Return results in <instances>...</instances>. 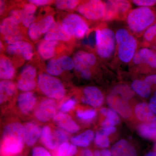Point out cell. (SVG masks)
Here are the masks:
<instances>
[{"label":"cell","instance_id":"obj_1","mask_svg":"<svg viewBox=\"0 0 156 156\" xmlns=\"http://www.w3.org/2000/svg\"><path fill=\"white\" fill-rule=\"evenodd\" d=\"M126 20L128 30L136 37H140L156 23V12L151 8L139 7L131 10Z\"/></svg>","mask_w":156,"mask_h":156},{"label":"cell","instance_id":"obj_2","mask_svg":"<svg viewBox=\"0 0 156 156\" xmlns=\"http://www.w3.org/2000/svg\"><path fill=\"white\" fill-rule=\"evenodd\" d=\"M116 52L119 59L123 63H128L132 61L139 44L136 37L128 30L121 28L115 34Z\"/></svg>","mask_w":156,"mask_h":156},{"label":"cell","instance_id":"obj_3","mask_svg":"<svg viewBox=\"0 0 156 156\" xmlns=\"http://www.w3.org/2000/svg\"><path fill=\"white\" fill-rule=\"evenodd\" d=\"M96 50L98 56L108 60L113 56L116 50L115 34L106 23L101 24L95 31Z\"/></svg>","mask_w":156,"mask_h":156},{"label":"cell","instance_id":"obj_4","mask_svg":"<svg viewBox=\"0 0 156 156\" xmlns=\"http://www.w3.org/2000/svg\"><path fill=\"white\" fill-rule=\"evenodd\" d=\"M37 85L41 92L48 98L60 100L64 98L66 94V90L62 82L48 73L39 75Z\"/></svg>","mask_w":156,"mask_h":156},{"label":"cell","instance_id":"obj_5","mask_svg":"<svg viewBox=\"0 0 156 156\" xmlns=\"http://www.w3.org/2000/svg\"><path fill=\"white\" fill-rule=\"evenodd\" d=\"M62 26L65 30L72 37L83 38L89 32L88 23L80 15L71 14L63 19Z\"/></svg>","mask_w":156,"mask_h":156},{"label":"cell","instance_id":"obj_6","mask_svg":"<svg viewBox=\"0 0 156 156\" xmlns=\"http://www.w3.org/2000/svg\"><path fill=\"white\" fill-rule=\"evenodd\" d=\"M77 10L89 20H103L105 13V2L100 0L86 1L80 4Z\"/></svg>","mask_w":156,"mask_h":156},{"label":"cell","instance_id":"obj_7","mask_svg":"<svg viewBox=\"0 0 156 156\" xmlns=\"http://www.w3.org/2000/svg\"><path fill=\"white\" fill-rule=\"evenodd\" d=\"M132 63L136 68L144 71L156 70V53L150 48L143 47L136 51Z\"/></svg>","mask_w":156,"mask_h":156},{"label":"cell","instance_id":"obj_8","mask_svg":"<svg viewBox=\"0 0 156 156\" xmlns=\"http://www.w3.org/2000/svg\"><path fill=\"white\" fill-rule=\"evenodd\" d=\"M57 108V103L54 99L44 98L37 104L34 111V116L41 122H47L56 116Z\"/></svg>","mask_w":156,"mask_h":156},{"label":"cell","instance_id":"obj_9","mask_svg":"<svg viewBox=\"0 0 156 156\" xmlns=\"http://www.w3.org/2000/svg\"><path fill=\"white\" fill-rule=\"evenodd\" d=\"M0 31L4 36L5 41L9 45L22 41L23 39V35L20 29L19 24L9 17L2 21Z\"/></svg>","mask_w":156,"mask_h":156},{"label":"cell","instance_id":"obj_10","mask_svg":"<svg viewBox=\"0 0 156 156\" xmlns=\"http://www.w3.org/2000/svg\"><path fill=\"white\" fill-rule=\"evenodd\" d=\"M37 103V98L34 92H23L17 98L16 103L18 112L23 116L30 115L34 111Z\"/></svg>","mask_w":156,"mask_h":156},{"label":"cell","instance_id":"obj_11","mask_svg":"<svg viewBox=\"0 0 156 156\" xmlns=\"http://www.w3.org/2000/svg\"><path fill=\"white\" fill-rule=\"evenodd\" d=\"M109 106L124 118L131 116L132 111L128 101L118 93L111 91L107 98Z\"/></svg>","mask_w":156,"mask_h":156},{"label":"cell","instance_id":"obj_12","mask_svg":"<svg viewBox=\"0 0 156 156\" xmlns=\"http://www.w3.org/2000/svg\"><path fill=\"white\" fill-rule=\"evenodd\" d=\"M54 22L53 16L49 15L37 22H34L29 27L30 37L32 41H37L42 34L48 32Z\"/></svg>","mask_w":156,"mask_h":156},{"label":"cell","instance_id":"obj_13","mask_svg":"<svg viewBox=\"0 0 156 156\" xmlns=\"http://www.w3.org/2000/svg\"><path fill=\"white\" fill-rule=\"evenodd\" d=\"M73 61L76 71L80 73L85 70L91 69L96 64L97 58L93 53L81 50L75 54Z\"/></svg>","mask_w":156,"mask_h":156},{"label":"cell","instance_id":"obj_14","mask_svg":"<svg viewBox=\"0 0 156 156\" xmlns=\"http://www.w3.org/2000/svg\"><path fill=\"white\" fill-rule=\"evenodd\" d=\"M2 139L1 153L2 156H17L23 151L25 143L12 137Z\"/></svg>","mask_w":156,"mask_h":156},{"label":"cell","instance_id":"obj_15","mask_svg":"<svg viewBox=\"0 0 156 156\" xmlns=\"http://www.w3.org/2000/svg\"><path fill=\"white\" fill-rule=\"evenodd\" d=\"M84 96L82 97L83 102L97 108L102 105L104 100L102 92L98 88L90 86L84 88Z\"/></svg>","mask_w":156,"mask_h":156},{"label":"cell","instance_id":"obj_16","mask_svg":"<svg viewBox=\"0 0 156 156\" xmlns=\"http://www.w3.org/2000/svg\"><path fill=\"white\" fill-rule=\"evenodd\" d=\"M135 115L143 124L156 127V114L147 103L142 102L136 105L134 109Z\"/></svg>","mask_w":156,"mask_h":156},{"label":"cell","instance_id":"obj_17","mask_svg":"<svg viewBox=\"0 0 156 156\" xmlns=\"http://www.w3.org/2000/svg\"><path fill=\"white\" fill-rule=\"evenodd\" d=\"M7 53L12 55H20L26 60H30L34 55V49L30 43L20 41L9 45L7 48Z\"/></svg>","mask_w":156,"mask_h":156},{"label":"cell","instance_id":"obj_18","mask_svg":"<svg viewBox=\"0 0 156 156\" xmlns=\"http://www.w3.org/2000/svg\"><path fill=\"white\" fill-rule=\"evenodd\" d=\"M13 137L25 143V129L24 125L17 121L10 122L3 128L2 138Z\"/></svg>","mask_w":156,"mask_h":156},{"label":"cell","instance_id":"obj_19","mask_svg":"<svg viewBox=\"0 0 156 156\" xmlns=\"http://www.w3.org/2000/svg\"><path fill=\"white\" fill-rule=\"evenodd\" d=\"M55 124L70 133H75L80 130V126L67 113L58 112L53 119Z\"/></svg>","mask_w":156,"mask_h":156},{"label":"cell","instance_id":"obj_20","mask_svg":"<svg viewBox=\"0 0 156 156\" xmlns=\"http://www.w3.org/2000/svg\"><path fill=\"white\" fill-rule=\"evenodd\" d=\"M72 38V37L65 30L62 24L58 22H54L44 36V40L46 41H68Z\"/></svg>","mask_w":156,"mask_h":156},{"label":"cell","instance_id":"obj_21","mask_svg":"<svg viewBox=\"0 0 156 156\" xmlns=\"http://www.w3.org/2000/svg\"><path fill=\"white\" fill-rule=\"evenodd\" d=\"M25 129V144L29 147L33 146L41 137L42 129L37 123L29 122L24 125Z\"/></svg>","mask_w":156,"mask_h":156},{"label":"cell","instance_id":"obj_22","mask_svg":"<svg viewBox=\"0 0 156 156\" xmlns=\"http://www.w3.org/2000/svg\"><path fill=\"white\" fill-rule=\"evenodd\" d=\"M17 87L15 84L9 80L0 82V103L1 106L5 105L16 95Z\"/></svg>","mask_w":156,"mask_h":156},{"label":"cell","instance_id":"obj_23","mask_svg":"<svg viewBox=\"0 0 156 156\" xmlns=\"http://www.w3.org/2000/svg\"><path fill=\"white\" fill-rule=\"evenodd\" d=\"M40 139L42 144L50 150L55 151L58 147L53 131L50 126H44L42 128Z\"/></svg>","mask_w":156,"mask_h":156},{"label":"cell","instance_id":"obj_24","mask_svg":"<svg viewBox=\"0 0 156 156\" xmlns=\"http://www.w3.org/2000/svg\"><path fill=\"white\" fill-rule=\"evenodd\" d=\"M15 69L12 61L5 56L0 58V78L2 80H9L14 78Z\"/></svg>","mask_w":156,"mask_h":156},{"label":"cell","instance_id":"obj_25","mask_svg":"<svg viewBox=\"0 0 156 156\" xmlns=\"http://www.w3.org/2000/svg\"><path fill=\"white\" fill-rule=\"evenodd\" d=\"M58 42L57 41L44 40L39 44L37 47L38 52L42 58L49 59L55 55V48Z\"/></svg>","mask_w":156,"mask_h":156},{"label":"cell","instance_id":"obj_26","mask_svg":"<svg viewBox=\"0 0 156 156\" xmlns=\"http://www.w3.org/2000/svg\"><path fill=\"white\" fill-rule=\"evenodd\" d=\"M117 20H125L128 14L131 10V2L125 0L113 1Z\"/></svg>","mask_w":156,"mask_h":156},{"label":"cell","instance_id":"obj_27","mask_svg":"<svg viewBox=\"0 0 156 156\" xmlns=\"http://www.w3.org/2000/svg\"><path fill=\"white\" fill-rule=\"evenodd\" d=\"M131 87L134 92L143 98H147L151 93V87L144 80H135L132 82Z\"/></svg>","mask_w":156,"mask_h":156},{"label":"cell","instance_id":"obj_28","mask_svg":"<svg viewBox=\"0 0 156 156\" xmlns=\"http://www.w3.org/2000/svg\"><path fill=\"white\" fill-rule=\"evenodd\" d=\"M141 45L143 47L156 48V23L149 27L142 36Z\"/></svg>","mask_w":156,"mask_h":156},{"label":"cell","instance_id":"obj_29","mask_svg":"<svg viewBox=\"0 0 156 156\" xmlns=\"http://www.w3.org/2000/svg\"><path fill=\"white\" fill-rule=\"evenodd\" d=\"M138 131L144 138L156 141V127L142 124L138 126Z\"/></svg>","mask_w":156,"mask_h":156},{"label":"cell","instance_id":"obj_30","mask_svg":"<svg viewBox=\"0 0 156 156\" xmlns=\"http://www.w3.org/2000/svg\"><path fill=\"white\" fill-rule=\"evenodd\" d=\"M37 83L36 80L20 77L17 82V88L24 92H31L36 89Z\"/></svg>","mask_w":156,"mask_h":156},{"label":"cell","instance_id":"obj_31","mask_svg":"<svg viewBox=\"0 0 156 156\" xmlns=\"http://www.w3.org/2000/svg\"><path fill=\"white\" fill-rule=\"evenodd\" d=\"M46 70L48 74L53 76L60 75L64 71L57 58L50 60L47 64Z\"/></svg>","mask_w":156,"mask_h":156},{"label":"cell","instance_id":"obj_32","mask_svg":"<svg viewBox=\"0 0 156 156\" xmlns=\"http://www.w3.org/2000/svg\"><path fill=\"white\" fill-rule=\"evenodd\" d=\"M112 91L118 93L128 101L131 99L134 95V91L133 89L127 85H118L114 87Z\"/></svg>","mask_w":156,"mask_h":156},{"label":"cell","instance_id":"obj_33","mask_svg":"<svg viewBox=\"0 0 156 156\" xmlns=\"http://www.w3.org/2000/svg\"><path fill=\"white\" fill-rule=\"evenodd\" d=\"M130 143L126 140H119L112 147L111 153L112 156H122L124 153Z\"/></svg>","mask_w":156,"mask_h":156},{"label":"cell","instance_id":"obj_34","mask_svg":"<svg viewBox=\"0 0 156 156\" xmlns=\"http://www.w3.org/2000/svg\"><path fill=\"white\" fill-rule=\"evenodd\" d=\"M76 114L77 116L81 121L86 122H89L95 119L97 113L95 110L91 109L85 110L78 109Z\"/></svg>","mask_w":156,"mask_h":156},{"label":"cell","instance_id":"obj_35","mask_svg":"<svg viewBox=\"0 0 156 156\" xmlns=\"http://www.w3.org/2000/svg\"><path fill=\"white\" fill-rule=\"evenodd\" d=\"M80 1L76 0H58L56 2V8L60 10H73L80 5Z\"/></svg>","mask_w":156,"mask_h":156},{"label":"cell","instance_id":"obj_36","mask_svg":"<svg viewBox=\"0 0 156 156\" xmlns=\"http://www.w3.org/2000/svg\"><path fill=\"white\" fill-rule=\"evenodd\" d=\"M94 141L95 144L99 147L106 148L108 147L110 145V140L108 137L100 131H98L95 134Z\"/></svg>","mask_w":156,"mask_h":156},{"label":"cell","instance_id":"obj_37","mask_svg":"<svg viewBox=\"0 0 156 156\" xmlns=\"http://www.w3.org/2000/svg\"><path fill=\"white\" fill-rule=\"evenodd\" d=\"M54 135L58 143V146L65 142H68L69 135L68 133L61 128H56L53 130Z\"/></svg>","mask_w":156,"mask_h":156},{"label":"cell","instance_id":"obj_38","mask_svg":"<svg viewBox=\"0 0 156 156\" xmlns=\"http://www.w3.org/2000/svg\"><path fill=\"white\" fill-rule=\"evenodd\" d=\"M37 75V70L32 66L27 65L21 71L20 78L36 80Z\"/></svg>","mask_w":156,"mask_h":156},{"label":"cell","instance_id":"obj_39","mask_svg":"<svg viewBox=\"0 0 156 156\" xmlns=\"http://www.w3.org/2000/svg\"><path fill=\"white\" fill-rule=\"evenodd\" d=\"M100 112L102 115L107 117V119L111 120L116 125L120 123L119 117L113 110L106 108H102L101 109Z\"/></svg>","mask_w":156,"mask_h":156},{"label":"cell","instance_id":"obj_40","mask_svg":"<svg viewBox=\"0 0 156 156\" xmlns=\"http://www.w3.org/2000/svg\"><path fill=\"white\" fill-rule=\"evenodd\" d=\"M76 100L75 98H71L65 101L59 106V110L61 112L67 113L72 111L75 107Z\"/></svg>","mask_w":156,"mask_h":156},{"label":"cell","instance_id":"obj_41","mask_svg":"<svg viewBox=\"0 0 156 156\" xmlns=\"http://www.w3.org/2000/svg\"><path fill=\"white\" fill-rule=\"evenodd\" d=\"M64 71H69L74 68L73 59L68 56H60L57 58Z\"/></svg>","mask_w":156,"mask_h":156},{"label":"cell","instance_id":"obj_42","mask_svg":"<svg viewBox=\"0 0 156 156\" xmlns=\"http://www.w3.org/2000/svg\"><path fill=\"white\" fill-rule=\"evenodd\" d=\"M70 144L65 142L58 146L55 151V156H69V150Z\"/></svg>","mask_w":156,"mask_h":156},{"label":"cell","instance_id":"obj_43","mask_svg":"<svg viewBox=\"0 0 156 156\" xmlns=\"http://www.w3.org/2000/svg\"><path fill=\"white\" fill-rule=\"evenodd\" d=\"M9 17L14 22L19 24L22 22L23 18V12L22 10L14 9L10 11Z\"/></svg>","mask_w":156,"mask_h":156},{"label":"cell","instance_id":"obj_44","mask_svg":"<svg viewBox=\"0 0 156 156\" xmlns=\"http://www.w3.org/2000/svg\"><path fill=\"white\" fill-rule=\"evenodd\" d=\"M76 136L78 139L90 143L94 139V133L92 130H89Z\"/></svg>","mask_w":156,"mask_h":156},{"label":"cell","instance_id":"obj_45","mask_svg":"<svg viewBox=\"0 0 156 156\" xmlns=\"http://www.w3.org/2000/svg\"><path fill=\"white\" fill-rule=\"evenodd\" d=\"M32 156H53L44 147L37 146L33 150Z\"/></svg>","mask_w":156,"mask_h":156},{"label":"cell","instance_id":"obj_46","mask_svg":"<svg viewBox=\"0 0 156 156\" xmlns=\"http://www.w3.org/2000/svg\"><path fill=\"white\" fill-rule=\"evenodd\" d=\"M132 2L136 6L140 7H151L156 4L155 0H134Z\"/></svg>","mask_w":156,"mask_h":156},{"label":"cell","instance_id":"obj_47","mask_svg":"<svg viewBox=\"0 0 156 156\" xmlns=\"http://www.w3.org/2000/svg\"><path fill=\"white\" fill-rule=\"evenodd\" d=\"M71 142L76 146L81 147H86L89 146L90 143L83 141L80 139H78L76 136L72 137L70 139Z\"/></svg>","mask_w":156,"mask_h":156},{"label":"cell","instance_id":"obj_48","mask_svg":"<svg viewBox=\"0 0 156 156\" xmlns=\"http://www.w3.org/2000/svg\"><path fill=\"white\" fill-rule=\"evenodd\" d=\"M122 156H137V154L135 148L130 144Z\"/></svg>","mask_w":156,"mask_h":156},{"label":"cell","instance_id":"obj_49","mask_svg":"<svg viewBox=\"0 0 156 156\" xmlns=\"http://www.w3.org/2000/svg\"><path fill=\"white\" fill-rule=\"evenodd\" d=\"M144 80L149 84L151 87L153 86H156V74L147 76L144 79Z\"/></svg>","mask_w":156,"mask_h":156},{"label":"cell","instance_id":"obj_50","mask_svg":"<svg viewBox=\"0 0 156 156\" xmlns=\"http://www.w3.org/2000/svg\"><path fill=\"white\" fill-rule=\"evenodd\" d=\"M29 2L35 5L36 6H44L49 5L51 1L48 0H30Z\"/></svg>","mask_w":156,"mask_h":156},{"label":"cell","instance_id":"obj_51","mask_svg":"<svg viewBox=\"0 0 156 156\" xmlns=\"http://www.w3.org/2000/svg\"><path fill=\"white\" fill-rule=\"evenodd\" d=\"M81 77L85 80H89L92 78V73L91 69H86L80 73Z\"/></svg>","mask_w":156,"mask_h":156},{"label":"cell","instance_id":"obj_52","mask_svg":"<svg viewBox=\"0 0 156 156\" xmlns=\"http://www.w3.org/2000/svg\"><path fill=\"white\" fill-rule=\"evenodd\" d=\"M148 105L152 110L156 114V91L151 98Z\"/></svg>","mask_w":156,"mask_h":156},{"label":"cell","instance_id":"obj_53","mask_svg":"<svg viewBox=\"0 0 156 156\" xmlns=\"http://www.w3.org/2000/svg\"><path fill=\"white\" fill-rule=\"evenodd\" d=\"M116 131V128L115 127H108V128H103L101 131L105 134L106 136H108L110 134H113Z\"/></svg>","mask_w":156,"mask_h":156},{"label":"cell","instance_id":"obj_54","mask_svg":"<svg viewBox=\"0 0 156 156\" xmlns=\"http://www.w3.org/2000/svg\"><path fill=\"white\" fill-rule=\"evenodd\" d=\"M115 124L111 120L106 119L104 120L101 123V126L103 128H108V127H114Z\"/></svg>","mask_w":156,"mask_h":156},{"label":"cell","instance_id":"obj_55","mask_svg":"<svg viewBox=\"0 0 156 156\" xmlns=\"http://www.w3.org/2000/svg\"><path fill=\"white\" fill-rule=\"evenodd\" d=\"M79 156H94V154L91 150L85 148L81 151Z\"/></svg>","mask_w":156,"mask_h":156},{"label":"cell","instance_id":"obj_56","mask_svg":"<svg viewBox=\"0 0 156 156\" xmlns=\"http://www.w3.org/2000/svg\"><path fill=\"white\" fill-rule=\"evenodd\" d=\"M101 156H112L111 151L108 149H103L101 151Z\"/></svg>","mask_w":156,"mask_h":156},{"label":"cell","instance_id":"obj_57","mask_svg":"<svg viewBox=\"0 0 156 156\" xmlns=\"http://www.w3.org/2000/svg\"><path fill=\"white\" fill-rule=\"evenodd\" d=\"M0 3H1V14H2L5 9V2L1 1Z\"/></svg>","mask_w":156,"mask_h":156},{"label":"cell","instance_id":"obj_58","mask_svg":"<svg viewBox=\"0 0 156 156\" xmlns=\"http://www.w3.org/2000/svg\"><path fill=\"white\" fill-rule=\"evenodd\" d=\"M145 156H156V151H154L149 152Z\"/></svg>","mask_w":156,"mask_h":156},{"label":"cell","instance_id":"obj_59","mask_svg":"<svg viewBox=\"0 0 156 156\" xmlns=\"http://www.w3.org/2000/svg\"><path fill=\"white\" fill-rule=\"evenodd\" d=\"M93 154H94V156H101V152L97 150L94 151Z\"/></svg>","mask_w":156,"mask_h":156},{"label":"cell","instance_id":"obj_60","mask_svg":"<svg viewBox=\"0 0 156 156\" xmlns=\"http://www.w3.org/2000/svg\"><path fill=\"white\" fill-rule=\"evenodd\" d=\"M154 151H156V142L154 146Z\"/></svg>","mask_w":156,"mask_h":156},{"label":"cell","instance_id":"obj_61","mask_svg":"<svg viewBox=\"0 0 156 156\" xmlns=\"http://www.w3.org/2000/svg\"><path fill=\"white\" fill-rule=\"evenodd\" d=\"M154 50V51H155L156 53V49H155V50Z\"/></svg>","mask_w":156,"mask_h":156},{"label":"cell","instance_id":"obj_62","mask_svg":"<svg viewBox=\"0 0 156 156\" xmlns=\"http://www.w3.org/2000/svg\"><path fill=\"white\" fill-rule=\"evenodd\" d=\"M22 156L18 155V156Z\"/></svg>","mask_w":156,"mask_h":156}]
</instances>
